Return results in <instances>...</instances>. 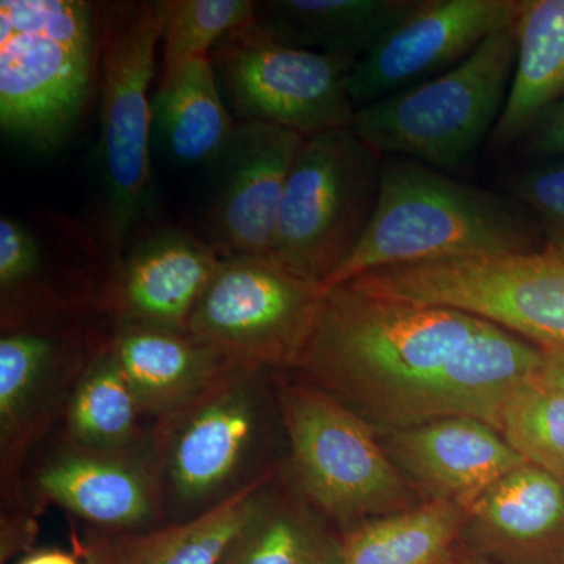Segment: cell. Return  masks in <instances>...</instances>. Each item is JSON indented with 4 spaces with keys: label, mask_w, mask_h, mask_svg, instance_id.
I'll return each instance as SVG.
<instances>
[{
    "label": "cell",
    "mask_w": 564,
    "mask_h": 564,
    "mask_svg": "<svg viewBox=\"0 0 564 564\" xmlns=\"http://www.w3.org/2000/svg\"><path fill=\"white\" fill-rule=\"evenodd\" d=\"M543 348L477 315L400 302L339 284L323 292L292 370L377 432L444 417L499 430L519 386L538 377Z\"/></svg>",
    "instance_id": "obj_1"
},
{
    "label": "cell",
    "mask_w": 564,
    "mask_h": 564,
    "mask_svg": "<svg viewBox=\"0 0 564 564\" xmlns=\"http://www.w3.org/2000/svg\"><path fill=\"white\" fill-rule=\"evenodd\" d=\"M543 250L540 226L510 195L383 155L369 226L325 289L388 267Z\"/></svg>",
    "instance_id": "obj_2"
},
{
    "label": "cell",
    "mask_w": 564,
    "mask_h": 564,
    "mask_svg": "<svg viewBox=\"0 0 564 564\" xmlns=\"http://www.w3.org/2000/svg\"><path fill=\"white\" fill-rule=\"evenodd\" d=\"M276 372L245 369L158 423L152 456L166 524H182L280 474L288 452Z\"/></svg>",
    "instance_id": "obj_3"
},
{
    "label": "cell",
    "mask_w": 564,
    "mask_h": 564,
    "mask_svg": "<svg viewBox=\"0 0 564 564\" xmlns=\"http://www.w3.org/2000/svg\"><path fill=\"white\" fill-rule=\"evenodd\" d=\"M102 207L95 229L111 270L151 212V82L166 0L96 2Z\"/></svg>",
    "instance_id": "obj_4"
},
{
    "label": "cell",
    "mask_w": 564,
    "mask_h": 564,
    "mask_svg": "<svg viewBox=\"0 0 564 564\" xmlns=\"http://www.w3.org/2000/svg\"><path fill=\"white\" fill-rule=\"evenodd\" d=\"M96 88V2H0V126L7 137L32 150H55Z\"/></svg>",
    "instance_id": "obj_5"
},
{
    "label": "cell",
    "mask_w": 564,
    "mask_h": 564,
    "mask_svg": "<svg viewBox=\"0 0 564 564\" xmlns=\"http://www.w3.org/2000/svg\"><path fill=\"white\" fill-rule=\"evenodd\" d=\"M288 458L282 474L340 530L423 503L386 454L377 430L328 393L276 372Z\"/></svg>",
    "instance_id": "obj_6"
},
{
    "label": "cell",
    "mask_w": 564,
    "mask_h": 564,
    "mask_svg": "<svg viewBox=\"0 0 564 564\" xmlns=\"http://www.w3.org/2000/svg\"><path fill=\"white\" fill-rule=\"evenodd\" d=\"M110 332L106 318H93L0 333V538L9 543L35 541L39 516L25 500V473Z\"/></svg>",
    "instance_id": "obj_7"
},
{
    "label": "cell",
    "mask_w": 564,
    "mask_h": 564,
    "mask_svg": "<svg viewBox=\"0 0 564 564\" xmlns=\"http://www.w3.org/2000/svg\"><path fill=\"white\" fill-rule=\"evenodd\" d=\"M518 43L519 20L454 68L356 110L351 128L381 155L441 172L459 169L491 139L510 91Z\"/></svg>",
    "instance_id": "obj_8"
},
{
    "label": "cell",
    "mask_w": 564,
    "mask_h": 564,
    "mask_svg": "<svg viewBox=\"0 0 564 564\" xmlns=\"http://www.w3.org/2000/svg\"><path fill=\"white\" fill-rule=\"evenodd\" d=\"M347 284L384 299L477 315L543 350L564 348V256L555 252L388 267Z\"/></svg>",
    "instance_id": "obj_9"
},
{
    "label": "cell",
    "mask_w": 564,
    "mask_h": 564,
    "mask_svg": "<svg viewBox=\"0 0 564 564\" xmlns=\"http://www.w3.org/2000/svg\"><path fill=\"white\" fill-rule=\"evenodd\" d=\"M381 163L383 155L352 128L307 137L285 185L270 256L325 288L369 226Z\"/></svg>",
    "instance_id": "obj_10"
},
{
    "label": "cell",
    "mask_w": 564,
    "mask_h": 564,
    "mask_svg": "<svg viewBox=\"0 0 564 564\" xmlns=\"http://www.w3.org/2000/svg\"><path fill=\"white\" fill-rule=\"evenodd\" d=\"M209 61L236 121L267 122L304 137L352 126V58L284 46L252 20L229 32Z\"/></svg>",
    "instance_id": "obj_11"
},
{
    "label": "cell",
    "mask_w": 564,
    "mask_h": 564,
    "mask_svg": "<svg viewBox=\"0 0 564 564\" xmlns=\"http://www.w3.org/2000/svg\"><path fill=\"white\" fill-rule=\"evenodd\" d=\"M323 292L273 256L223 258L187 332L252 369L288 372L310 336Z\"/></svg>",
    "instance_id": "obj_12"
},
{
    "label": "cell",
    "mask_w": 564,
    "mask_h": 564,
    "mask_svg": "<svg viewBox=\"0 0 564 564\" xmlns=\"http://www.w3.org/2000/svg\"><path fill=\"white\" fill-rule=\"evenodd\" d=\"M111 262L95 228L61 215L0 218V333L102 317Z\"/></svg>",
    "instance_id": "obj_13"
},
{
    "label": "cell",
    "mask_w": 564,
    "mask_h": 564,
    "mask_svg": "<svg viewBox=\"0 0 564 564\" xmlns=\"http://www.w3.org/2000/svg\"><path fill=\"white\" fill-rule=\"evenodd\" d=\"M25 500L36 516L55 505L80 524L109 532L165 525L152 443L133 454H102L57 433L33 456L24 480Z\"/></svg>",
    "instance_id": "obj_14"
},
{
    "label": "cell",
    "mask_w": 564,
    "mask_h": 564,
    "mask_svg": "<svg viewBox=\"0 0 564 564\" xmlns=\"http://www.w3.org/2000/svg\"><path fill=\"white\" fill-rule=\"evenodd\" d=\"M521 9L522 0H415L352 66L348 95L356 110L454 68L486 39L516 24Z\"/></svg>",
    "instance_id": "obj_15"
},
{
    "label": "cell",
    "mask_w": 564,
    "mask_h": 564,
    "mask_svg": "<svg viewBox=\"0 0 564 564\" xmlns=\"http://www.w3.org/2000/svg\"><path fill=\"white\" fill-rule=\"evenodd\" d=\"M306 139L267 122H237L212 163L217 172L207 242L221 258L272 254L282 196Z\"/></svg>",
    "instance_id": "obj_16"
},
{
    "label": "cell",
    "mask_w": 564,
    "mask_h": 564,
    "mask_svg": "<svg viewBox=\"0 0 564 564\" xmlns=\"http://www.w3.org/2000/svg\"><path fill=\"white\" fill-rule=\"evenodd\" d=\"M221 261L207 240L184 229L144 231L111 270L102 317L110 325L187 329Z\"/></svg>",
    "instance_id": "obj_17"
},
{
    "label": "cell",
    "mask_w": 564,
    "mask_h": 564,
    "mask_svg": "<svg viewBox=\"0 0 564 564\" xmlns=\"http://www.w3.org/2000/svg\"><path fill=\"white\" fill-rule=\"evenodd\" d=\"M377 433L423 503H451L467 511L525 464L496 426L478 419L444 417Z\"/></svg>",
    "instance_id": "obj_18"
},
{
    "label": "cell",
    "mask_w": 564,
    "mask_h": 564,
    "mask_svg": "<svg viewBox=\"0 0 564 564\" xmlns=\"http://www.w3.org/2000/svg\"><path fill=\"white\" fill-rule=\"evenodd\" d=\"M463 545L489 564H564V477L522 464L467 510Z\"/></svg>",
    "instance_id": "obj_19"
},
{
    "label": "cell",
    "mask_w": 564,
    "mask_h": 564,
    "mask_svg": "<svg viewBox=\"0 0 564 564\" xmlns=\"http://www.w3.org/2000/svg\"><path fill=\"white\" fill-rule=\"evenodd\" d=\"M110 345L154 426L188 410L242 370L252 369L187 329L111 325Z\"/></svg>",
    "instance_id": "obj_20"
},
{
    "label": "cell",
    "mask_w": 564,
    "mask_h": 564,
    "mask_svg": "<svg viewBox=\"0 0 564 564\" xmlns=\"http://www.w3.org/2000/svg\"><path fill=\"white\" fill-rule=\"evenodd\" d=\"M259 481L228 502L182 524L137 532L74 527V554L82 564H218L226 547L254 514L274 478Z\"/></svg>",
    "instance_id": "obj_21"
},
{
    "label": "cell",
    "mask_w": 564,
    "mask_h": 564,
    "mask_svg": "<svg viewBox=\"0 0 564 564\" xmlns=\"http://www.w3.org/2000/svg\"><path fill=\"white\" fill-rule=\"evenodd\" d=\"M414 6L415 0H270L254 2V20L284 46L358 62Z\"/></svg>",
    "instance_id": "obj_22"
},
{
    "label": "cell",
    "mask_w": 564,
    "mask_h": 564,
    "mask_svg": "<svg viewBox=\"0 0 564 564\" xmlns=\"http://www.w3.org/2000/svg\"><path fill=\"white\" fill-rule=\"evenodd\" d=\"M340 534L281 470L218 564H337Z\"/></svg>",
    "instance_id": "obj_23"
},
{
    "label": "cell",
    "mask_w": 564,
    "mask_h": 564,
    "mask_svg": "<svg viewBox=\"0 0 564 564\" xmlns=\"http://www.w3.org/2000/svg\"><path fill=\"white\" fill-rule=\"evenodd\" d=\"M562 98L564 0H522L513 79L489 144L500 151L521 140Z\"/></svg>",
    "instance_id": "obj_24"
},
{
    "label": "cell",
    "mask_w": 564,
    "mask_h": 564,
    "mask_svg": "<svg viewBox=\"0 0 564 564\" xmlns=\"http://www.w3.org/2000/svg\"><path fill=\"white\" fill-rule=\"evenodd\" d=\"M152 432L109 336L80 375L55 433L87 451L133 454L151 447Z\"/></svg>",
    "instance_id": "obj_25"
},
{
    "label": "cell",
    "mask_w": 564,
    "mask_h": 564,
    "mask_svg": "<svg viewBox=\"0 0 564 564\" xmlns=\"http://www.w3.org/2000/svg\"><path fill=\"white\" fill-rule=\"evenodd\" d=\"M152 133L182 163H214L236 131L209 57L162 73L151 99Z\"/></svg>",
    "instance_id": "obj_26"
},
{
    "label": "cell",
    "mask_w": 564,
    "mask_h": 564,
    "mask_svg": "<svg viewBox=\"0 0 564 564\" xmlns=\"http://www.w3.org/2000/svg\"><path fill=\"white\" fill-rule=\"evenodd\" d=\"M467 511L425 502L370 519L340 534L337 564H454Z\"/></svg>",
    "instance_id": "obj_27"
},
{
    "label": "cell",
    "mask_w": 564,
    "mask_h": 564,
    "mask_svg": "<svg viewBox=\"0 0 564 564\" xmlns=\"http://www.w3.org/2000/svg\"><path fill=\"white\" fill-rule=\"evenodd\" d=\"M499 432L527 464L564 477V392L540 378L505 404Z\"/></svg>",
    "instance_id": "obj_28"
},
{
    "label": "cell",
    "mask_w": 564,
    "mask_h": 564,
    "mask_svg": "<svg viewBox=\"0 0 564 564\" xmlns=\"http://www.w3.org/2000/svg\"><path fill=\"white\" fill-rule=\"evenodd\" d=\"M252 20L250 0H166L162 73L209 57L229 32Z\"/></svg>",
    "instance_id": "obj_29"
},
{
    "label": "cell",
    "mask_w": 564,
    "mask_h": 564,
    "mask_svg": "<svg viewBox=\"0 0 564 564\" xmlns=\"http://www.w3.org/2000/svg\"><path fill=\"white\" fill-rule=\"evenodd\" d=\"M505 187L533 215L544 250L564 256V159L511 174Z\"/></svg>",
    "instance_id": "obj_30"
},
{
    "label": "cell",
    "mask_w": 564,
    "mask_h": 564,
    "mask_svg": "<svg viewBox=\"0 0 564 564\" xmlns=\"http://www.w3.org/2000/svg\"><path fill=\"white\" fill-rule=\"evenodd\" d=\"M522 139L530 158L545 162L562 161L564 159V98L549 107Z\"/></svg>",
    "instance_id": "obj_31"
},
{
    "label": "cell",
    "mask_w": 564,
    "mask_h": 564,
    "mask_svg": "<svg viewBox=\"0 0 564 564\" xmlns=\"http://www.w3.org/2000/svg\"><path fill=\"white\" fill-rule=\"evenodd\" d=\"M543 351V362L538 378L564 392V348Z\"/></svg>",
    "instance_id": "obj_32"
},
{
    "label": "cell",
    "mask_w": 564,
    "mask_h": 564,
    "mask_svg": "<svg viewBox=\"0 0 564 564\" xmlns=\"http://www.w3.org/2000/svg\"><path fill=\"white\" fill-rule=\"evenodd\" d=\"M20 564H82V562L76 554L50 549V551L29 554L25 558L21 560Z\"/></svg>",
    "instance_id": "obj_33"
},
{
    "label": "cell",
    "mask_w": 564,
    "mask_h": 564,
    "mask_svg": "<svg viewBox=\"0 0 564 564\" xmlns=\"http://www.w3.org/2000/svg\"><path fill=\"white\" fill-rule=\"evenodd\" d=\"M454 564H489L486 560L481 558V556L473 554V552L467 551L466 547L462 544V547L456 552Z\"/></svg>",
    "instance_id": "obj_34"
}]
</instances>
